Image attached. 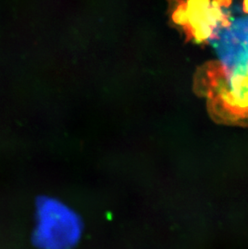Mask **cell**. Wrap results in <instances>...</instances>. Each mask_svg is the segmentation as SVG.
I'll return each instance as SVG.
<instances>
[{
    "label": "cell",
    "mask_w": 248,
    "mask_h": 249,
    "mask_svg": "<svg viewBox=\"0 0 248 249\" xmlns=\"http://www.w3.org/2000/svg\"><path fill=\"white\" fill-rule=\"evenodd\" d=\"M213 2L220 7H227L231 4L232 0H213Z\"/></svg>",
    "instance_id": "cell-3"
},
{
    "label": "cell",
    "mask_w": 248,
    "mask_h": 249,
    "mask_svg": "<svg viewBox=\"0 0 248 249\" xmlns=\"http://www.w3.org/2000/svg\"><path fill=\"white\" fill-rule=\"evenodd\" d=\"M171 19L182 28L186 40L206 43L218 30L231 25L230 17L213 0H170Z\"/></svg>",
    "instance_id": "cell-2"
},
{
    "label": "cell",
    "mask_w": 248,
    "mask_h": 249,
    "mask_svg": "<svg viewBox=\"0 0 248 249\" xmlns=\"http://www.w3.org/2000/svg\"><path fill=\"white\" fill-rule=\"evenodd\" d=\"M243 8H244V12H246L248 14V0H244Z\"/></svg>",
    "instance_id": "cell-4"
},
{
    "label": "cell",
    "mask_w": 248,
    "mask_h": 249,
    "mask_svg": "<svg viewBox=\"0 0 248 249\" xmlns=\"http://www.w3.org/2000/svg\"><path fill=\"white\" fill-rule=\"evenodd\" d=\"M82 219L77 212L60 200L38 199L33 243L40 249H71L82 234Z\"/></svg>",
    "instance_id": "cell-1"
}]
</instances>
